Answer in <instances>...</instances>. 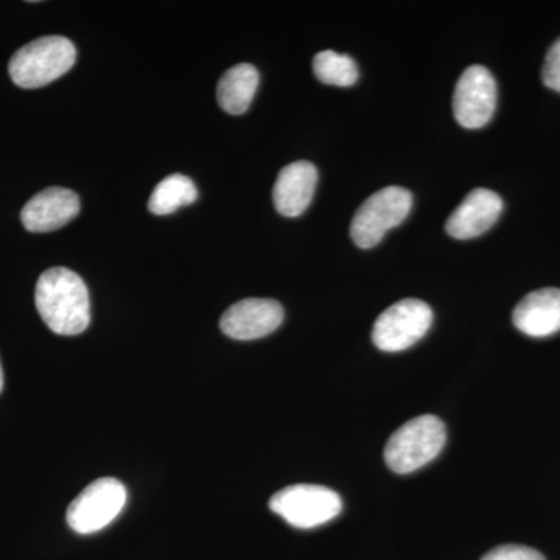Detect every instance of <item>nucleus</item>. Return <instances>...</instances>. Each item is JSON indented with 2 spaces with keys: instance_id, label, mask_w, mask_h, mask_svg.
Instances as JSON below:
<instances>
[{
  "instance_id": "nucleus-10",
  "label": "nucleus",
  "mask_w": 560,
  "mask_h": 560,
  "mask_svg": "<svg viewBox=\"0 0 560 560\" xmlns=\"http://www.w3.org/2000/svg\"><path fill=\"white\" fill-rule=\"evenodd\" d=\"M80 213V198L73 190L49 187L24 206L21 221L31 232H51L69 224Z\"/></svg>"
},
{
  "instance_id": "nucleus-3",
  "label": "nucleus",
  "mask_w": 560,
  "mask_h": 560,
  "mask_svg": "<svg viewBox=\"0 0 560 560\" xmlns=\"http://www.w3.org/2000/svg\"><path fill=\"white\" fill-rule=\"evenodd\" d=\"M447 430L436 416H419L394 431L385 447V460L390 470L407 475L422 469L444 448Z\"/></svg>"
},
{
  "instance_id": "nucleus-8",
  "label": "nucleus",
  "mask_w": 560,
  "mask_h": 560,
  "mask_svg": "<svg viewBox=\"0 0 560 560\" xmlns=\"http://www.w3.org/2000/svg\"><path fill=\"white\" fill-rule=\"evenodd\" d=\"M497 108V83L485 66L464 70L453 95V113L460 127L478 130L488 125Z\"/></svg>"
},
{
  "instance_id": "nucleus-19",
  "label": "nucleus",
  "mask_w": 560,
  "mask_h": 560,
  "mask_svg": "<svg viewBox=\"0 0 560 560\" xmlns=\"http://www.w3.org/2000/svg\"><path fill=\"white\" fill-rule=\"evenodd\" d=\"M3 389V371H2V364H0V393H2Z\"/></svg>"
},
{
  "instance_id": "nucleus-1",
  "label": "nucleus",
  "mask_w": 560,
  "mask_h": 560,
  "mask_svg": "<svg viewBox=\"0 0 560 560\" xmlns=\"http://www.w3.org/2000/svg\"><path fill=\"white\" fill-rule=\"evenodd\" d=\"M36 308L54 334L72 337L90 327L91 301L86 283L75 271L55 267L36 283Z\"/></svg>"
},
{
  "instance_id": "nucleus-18",
  "label": "nucleus",
  "mask_w": 560,
  "mask_h": 560,
  "mask_svg": "<svg viewBox=\"0 0 560 560\" xmlns=\"http://www.w3.org/2000/svg\"><path fill=\"white\" fill-rule=\"evenodd\" d=\"M541 79H544L545 86L560 92V38L548 50L544 70H541Z\"/></svg>"
},
{
  "instance_id": "nucleus-9",
  "label": "nucleus",
  "mask_w": 560,
  "mask_h": 560,
  "mask_svg": "<svg viewBox=\"0 0 560 560\" xmlns=\"http://www.w3.org/2000/svg\"><path fill=\"white\" fill-rule=\"evenodd\" d=\"M283 307L275 300L249 298L231 305L220 319L224 335L238 341H253L268 337L283 323Z\"/></svg>"
},
{
  "instance_id": "nucleus-16",
  "label": "nucleus",
  "mask_w": 560,
  "mask_h": 560,
  "mask_svg": "<svg viewBox=\"0 0 560 560\" xmlns=\"http://www.w3.org/2000/svg\"><path fill=\"white\" fill-rule=\"evenodd\" d=\"M313 72L320 83L340 88L352 86L360 77L357 62L349 55H340L334 50L316 54L313 58Z\"/></svg>"
},
{
  "instance_id": "nucleus-17",
  "label": "nucleus",
  "mask_w": 560,
  "mask_h": 560,
  "mask_svg": "<svg viewBox=\"0 0 560 560\" xmlns=\"http://www.w3.org/2000/svg\"><path fill=\"white\" fill-rule=\"evenodd\" d=\"M481 560H547L541 552L525 545H501L493 548Z\"/></svg>"
},
{
  "instance_id": "nucleus-15",
  "label": "nucleus",
  "mask_w": 560,
  "mask_h": 560,
  "mask_svg": "<svg viewBox=\"0 0 560 560\" xmlns=\"http://www.w3.org/2000/svg\"><path fill=\"white\" fill-rule=\"evenodd\" d=\"M198 200V190L194 180L187 176H167L158 184L149 200V210L154 215H168L183 206H189Z\"/></svg>"
},
{
  "instance_id": "nucleus-13",
  "label": "nucleus",
  "mask_w": 560,
  "mask_h": 560,
  "mask_svg": "<svg viewBox=\"0 0 560 560\" xmlns=\"http://www.w3.org/2000/svg\"><path fill=\"white\" fill-rule=\"evenodd\" d=\"M512 320L522 334L547 338L560 330V290L533 291L523 298L512 313Z\"/></svg>"
},
{
  "instance_id": "nucleus-4",
  "label": "nucleus",
  "mask_w": 560,
  "mask_h": 560,
  "mask_svg": "<svg viewBox=\"0 0 560 560\" xmlns=\"http://www.w3.org/2000/svg\"><path fill=\"white\" fill-rule=\"evenodd\" d=\"M412 195L399 186H389L372 194L353 215L350 237L359 248L378 245L386 232L399 226L411 212Z\"/></svg>"
},
{
  "instance_id": "nucleus-11",
  "label": "nucleus",
  "mask_w": 560,
  "mask_h": 560,
  "mask_svg": "<svg viewBox=\"0 0 560 560\" xmlns=\"http://www.w3.org/2000/svg\"><path fill=\"white\" fill-rule=\"evenodd\" d=\"M503 200L489 189H475L460 202L458 209L448 217L445 231L456 241L480 237L499 220Z\"/></svg>"
},
{
  "instance_id": "nucleus-7",
  "label": "nucleus",
  "mask_w": 560,
  "mask_h": 560,
  "mask_svg": "<svg viewBox=\"0 0 560 560\" xmlns=\"http://www.w3.org/2000/svg\"><path fill=\"white\" fill-rule=\"evenodd\" d=\"M127 503V488L116 478H98L69 504L68 525L79 534L102 530Z\"/></svg>"
},
{
  "instance_id": "nucleus-6",
  "label": "nucleus",
  "mask_w": 560,
  "mask_h": 560,
  "mask_svg": "<svg viewBox=\"0 0 560 560\" xmlns=\"http://www.w3.org/2000/svg\"><path fill=\"white\" fill-rule=\"evenodd\" d=\"M433 324L430 305L419 300H404L390 305L375 320L372 341L383 352H401L425 337Z\"/></svg>"
},
{
  "instance_id": "nucleus-14",
  "label": "nucleus",
  "mask_w": 560,
  "mask_h": 560,
  "mask_svg": "<svg viewBox=\"0 0 560 560\" xmlns=\"http://www.w3.org/2000/svg\"><path fill=\"white\" fill-rule=\"evenodd\" d=\"M259 72L253 65H237L228 70L217 88L220 108L232 116L246 113L259 88Z\"/></svg>"
},
{
  "instance_id": "nucleus-2",
  "label": "nucleus",
  "mask_w": 560,
  "mask_h": 560,
  "mask_svg": "<svg viewBox=\"0 0 560 560\" xmlns=\"http://www.w3.org/2000/svg\"><path fill=\"white\" fill-rule=\"evenodd\" d=\"M77 50L65 36H44L21 47L11 57L9 73L24 90H38L60 79L75 65Z\"/></svg>"
},
{
  "instance_id": "nucleus-12",
  "label": "nucleus",
  "mask_w": 560,
  "mask_h": 560,
  "mask_svg": "<svg viewBox=\"0 0 560 560\" xmlns=\"http://www.w3.org/2000/svg\"><path fill=\"white\" fill-rule=\"evenodd\" d=\"M318 183V171L307 161H298L280 171L272 189V201L280 215L300 217L307 210Z\"/></svg>"
},
{
  "instance_id": "nucleus-5",
  "label": "nucleus",
  "mask_w": 560,
  "mask_h": 560,
  "mask_svg": "<svg viewBox=\"0 0 560 560\" xmlns=\"http://www.w3.org/2000/svg\"><path fill=\"white\" fill-rule=\"evenodd\" d=\"M270 510L300 529L318 528L341 514L342 501L335 490L316 485H296L271 497Z\"/></svg>"
}]
</instances>
